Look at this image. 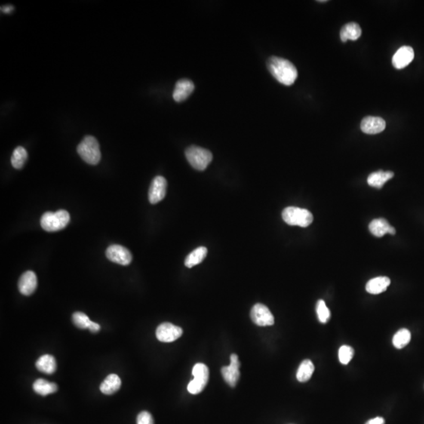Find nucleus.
I'll return each mask as SVG.
<instances>
[{
  "mask_svg": "<svg viewBox=\"0 0 424 424\" xmlns=\"http://www.w3.org/2000/svg\"><path fill=\"white\" fill-rule=\"evenodd\" d=\"M267 68L278 82L285 86L294 84L298 76L296 66L282 57H271L267 61Z\"/></svg>",
  "mask_w": 424,
  "mask_h": 424,
  "instance_id": "1",
  "label": "nucleus"
},
{
  "mask_svg": "<svg viewBox=\"0 0 424 424\" xmlns=\"http://www.w3.org/2000/svg\"><path fill=\"white\" fill-rule=\"evenodd\" d=\"M77 152L87 164L96 165L101 161V150L99 142L93 136L84 137L77 146Z\"/></svg>",
  "mask_w": 424,
  "mask_h": 424,
  "instance_id": "2",
  "label": "nucleus"
},
{
  "mask_svg": "<svg viewBox=\"0 0 424 424\" xmlns=\"http://www.w3.org/2000/svg\"><path fill=\"white\" fill-rule=\"evenodd\" d=\"M70 221L67 210H59L56 212L47 211L41 219V226L47 232H57L66 227Z\"/></svg>",
  "mask_w": 424,
  "mask_h": 424,
  "instance_id": "3",
  "label": "nucleus"
},
{
  "mask_svg": "<svg viewBox=\"0 0 424 424\" xmlns=\"http://www.w3.org/2000/svg\"><path fill=\"white\" fill-rule=\"evenodd\" d=\"M283 220L289 226L307 227L314 221V216L306 209L296 207H287L283 210Z\"/></svg>",
  "mask_w": 424,
  "mask_h": 424,
  "instance_id": "4",
  "label": "nucleus"
},
{
  "mask_svg": "<svg viewBox=\"0 0 424 424\" xmlns=\"http://www.w3.org/2000/svg\"><path fill=\"white\" fill-rule=\"evenodd\" d=\"M188 162L196 170H204L211 162L212 153L207 149L192 145L185 150Z\"/></svg>",
  "mask_w": 424,
  "mask_h": 424,
  "instance_id": "5",
  "label": "nucleus"
},
{
  "mask_svg": "<svg viewBox=\"0 0 424 424\" xmlns=\"http://www.w3.org/2000/svg\"><path fill=\"white\" fill-rule=\"evenodd\" d=\"M192 374L194 378L188 385V391L192 394H200L208 382V368L203 363H197L192 369Z\"/></svg>",
  "mask_w": 424,
  "mask_h": 424,
  "instance_id": "6",
  "label": "nucleus"
},
{
  "mask_svg": "<svg viewBox=\"0 0 424 424\" xmlns=\"http://www.w3.org/2000/svg\"><path fill=\"white\" fill-rule=\"evenodd\" d=\"M250 318L258 326H271L274 324V317L267 306L257 303L250 311Z\"/></svg>",
  "mask_w": 424,
  "mask_h": 424,
  "instance_id": "7",
  "label": "nucleus"
},
{
  "mask_svg": "<svg viewBox=\"0 0 424 424\" xmlns=\"http://www.w3.org/2000/svg\"><path fill=\"white\" fill-rule=\"evenodd\" d=\"M183 331L179 326L174 325L170 323H163L157 327V339L163 342H171L177 340L182 336Z\"/></svg>",
  "mask_w": 424,
  "mask_h": 424,
  "instance_id": "8",
  "label": "nucleus"
},
{
  "mask_svg": "<svg viewBox=\"0 0 424 424\" xmlns=\"http://www.w3.org/2000/svg\"><path fill=\"white\" fill-rule=\"evenodd\" d=\"M240 366H241V363L238 359V356L233 354L230 356V364L229 366H224L221 369L222 377L232 388L237 386V382L239 379Z\"/></svg>",
  "mask_w": 424,
  "mask_h": 424,
  "instance_id": "9",
  "label": "nucleus"
},
{
  "mask_svg": "<svg viewBox=\"0 0 424 424\" xmlns=\"http://www.w3.org/2000/svg\"><path fill=\"white\" fill-rule=\"evenodd\" d=\"M106 256L111 262L127 266L131 262L132 256L130 250L119 244L109 246L106 250Z\"/></svg>",
  "mask_w": 424,
  "mask_h": 424,
  "instance_id": "10",
  "label": "nucleus"
},
{
  "mask_svg": "<svg viewBox=\"0 0 424 424\" xmlns=\"http://www.w3.org/2000/svg\"><path fill=\"white\" fill-rule=\"evenodd\" d=\"M167 180L162 176H157L152 180L149 190V200L151 204H156L163 201L167 192Z\"/></svg>",
  "mask_w": 424,
  "mask_h": 424,
  "instance_id": "11",
  "label": "nucleus"
},
{
  "mask_svg": "<svg viewBox=\"0 0 424 424\" xmlns=\"http://www.w3.org/2000/svg\"><path fill=\"white\" fill-rule=\"evenodd\" d=\"M414 50L409 46L400 47L393 56L392 64L397 69L406 68L414 59Z\"/></svg>",
  "mask_w": 424,
  "mask_h": 424,
  "instance_id": "12",
  "label": "nucleus"
},
{
  "mask_svg": "<svg viewBox=\"0 0 424 424\" xmlns=\"http://www.w3.org/2000/svg\"><path fill=\"white\" fill-rule=\"evenodd\" d=\"M386 128V122L383 119L378 117H366L363 119L361 129L368 134H379Z\"/></svg>",
  "mask_w": 424,
  "mask_h": 424,
  "instance_id": "13",
  "label": "nucleus"
},
{
  "mask_svg": "<svg viewBox=\"0 0 424 424\" xmlns=\"http://www.w3.org/2000/svg\"><path fill=\"white\" fill-rule=\"evenodd\" d=\"M37 287V277L33 271H26L21 276L18 288L24 296H31Z\"/></svg>",
  "mask_w": 424,
  "mask_h": 424,
  "instance_id": "14",
  "label": "nucleus"
},
{
  "mask_svg": "<svg viewBox=\"0 0 424 424\" xmlns=\"http://www.w3.org/2000/svg\"><path fill=\"white\" fill-rule=\"evenodd\" d=\"M194 84L188 79H182L180 81L176 83L174 92H173V98L174 100L177 102H182L186 100L194 92Z\"/></svg>",
  "mask_w": 424,
  "mask_h": 424,
  "instance_id": "15",
  "label": "nucleus"
},
{
  "mask_svg": "<svg viewBox=\"0 0 424 424\" xmlns=\"http://www.w3.org/2000/svg\"><path fill=\"white\" fill-rule=\"evenodd\" d=\"M369 230L371 234L375 237H382L385 234H389L394 235L396 229L390 225L389 222L385 219H376L372 221L369 224Z\"/></svg>",
  "mask_w": 424,
  "mask_h": 424,
  "instance_id": "16",
  "label": "nucleus"
},
{
  "mask_svg": "<svg viewBox=\"0 0 424 424\" xmlns=\"http://www.w3.org/2000/svg\"><path fill=\"white\" fill-rule=\"evenodd\" d=\"M391 284V280L388 277H375L371 279L366 284V291L373 295L380 294L384 293Z\"/></svg>",
  "mask_w": 424,
  "mask_h": 424,
  "instance_id": "17",
  "label": "nucleus"
},
{
  "mask_svg": "<svg viewBox=\"0 0 424 424\" xmlns=\"http://www.w3.org/2000/svg\"><path fill=\"white\" fill-rule=\"evenodd\" d=\"M361 35V29L358 24L350 22L346 24L340 31V38L342 42L346 43L348 40L355 41Z\"/></svg>",
  "mask_w": 424,
  "mask_h": 424,
  "instance_id": "18",
  "label": "nucleus"
},
{
  "mask_svg": "<svg viewBox=\"0 0 424 424\" xmlns=\"http://www.w3.org/2000/svg\"><path fill=\"white\" fill-rule=\"evenodd\" d=\"M394 174L392 171H383L378 170L373 172L368 178V184L372 187L381 189L388 180L394 177Z\"/></svg>",
  "mask_w": 424,
  "mask_h": 424,
  "instance_id": "19",
  "label": "nucleus"
},
{
  "mask_svg": "<svg viewBox=\"0 0 424 424\" xmlns=\"http://www.w3.org/2000/svg\"><path fill=\"white\" fill-rule=\"evenodd\" d=\"M121 387V379L117 375L111 374L102 382L100 390L106 395H111L117 392Z\"/></svg>",
  "mask_w": 424,
  "mask_h": 424,
  "instance_id": "20",
  "label": "nucleus"
},
{
  "mask_svg": "<svg viewBox=\"0 0 424 424\" xmlns=\"http://www.w3.org/2000/svg\"><path fill=\"white\" fill-rule=\"evenodd\" d=\"M35 367L40 372H42L46 374H53L55 373L56 369H57L55 358L49 354L42 356L35 363Z\"/></svg>",
  "mask_w": 424,
  "mask_h": 424,
  "instance_id": "21",
  "label": "nucleus"
},
{
  "mask_svg": "<svg viewBox=\"0 0 424 424\" xmlns=\"http://www.w3.org/2000/svg\"><path fill=\"white\" fill-rule=\"evenodd\" d=\"M207 249L205 247H197L186 257L185 260V266L188 268H192L197 266L203 262L207 256Z\"/></svg>",
  "mask_w": 424,
  "mask_h": 424,
  "instance_id": "22",
  "label": "nucleus"
},
{
  "mask_svg": "<svg viewBox=\"0 0 424 424\" xmlns=\"http://www.w3.org/2000/svg\"><path fill=\"white\" fill-rule=\"evenodd\" d=\"M33 390L40 395L47 396L55 393L57 391V386L54 382H48L44 379H38L34 382Z\"/></svg>",
  "mask_w": 424,
  "mask_h": 424,
  "instance_id": "23",
  "label": "nucleus"
},
{
  "mask_svg": "<svg viewBox=\"0 0 424 424\" xmlns=\"http://www.w3.org/2000/svg\"><path fill=\"white\" fill-rule=\"evenodd\" d=\"M314 369L315 368L311 360H304L298 369L297 374H296L298 381L300 382L309 381L314 373Z\"/></svg>",
  "mask_w": 424,
  "mask_h": 424,
  "instance_id": "24",
  "label": "nucleus"
},
{
  "mask_svg": "<svg viewBox=\"0 0 424 424\" xmlns=\"http://www.w3.org/2000/svg\"><path fill=\"white\" fill-rule=\"evenodd\" d=\"M28 152L25 148L18 146L16 148L11 157V164L16 169H22L27 161Z\"/></svg>",
  "mask_w": 424,
  "mask_h": 424,
  "instance_id": "25",
  "label": "nucleus"
},
{
  "mask_svg": "<svg viewBox=\"0 0 424 424\" xmlns=\"http://www.w3.org/2000/svg\"><path fill=\"white\" fill-rule=\"evenodd\" d=\"M411 333L408 329H402L398 331L393 338V344L397 349H402L409 343Z\"/></svg>",
  "mask_w": 424,
  "mask_h": 424,
  "instance_id": "26",
  "label": "nucleus"
},
{
  "mask_svg": "<svg viewBox=\"0 0 424 424\" xmlns=\"http://www.w3.org/2000/svg\"><path fill=\"white\" fill-rule=\"evenodd\" d=\"M316 311H317V317L319 319L320 322L327 323L330 318V311L326 306L325 302L323 300H318L317 306H316Z\"/></svg>",
  "mask_w": 424,
  "mask_h": 424,
  "instance_id": "27",
  "label": "nucleus"
},
{
  "mask_svg": "<svg viewBox=\"0 0 424 424\" xmlns=\"http://www.w3.org/2000/svg\"><path fill=\"white\" fill-rule=\"evenodd\" d=\"M72 321L74 324L79 329H88L91 321L88 316L82 312H75L72 315Z\"/></svg>",
  "mask_w": 424,
  "mask_h": 424,
  "instance_id": "28",
  "label": "nucleus"
},
{
  "mask_svg": "<svg viewBox=\"0 0 424 424\" xmlns=\"http://www.w3.org/2000/svg\"><path fill=\"white\" fill-rule=\"evenodd\" d=\"M354 354V351L351 346L344 345V346H342L339 348V361H340L342 364H348V363L352 360Z\"/></svg>",
  "mask_w": 424,
  "mask_h": 424,
  "instance_id": "29",
  "label": "nucleus"
},
{
  "mask_svg": "<svg viewBox=\"0 0 424 424\" xmlns=\"http://www.w3.org/2000/svg\"><path fill=\"white\" fill-rule=\"evenodd\" d=\"M137 424H154L153 418L149 412L143 411L138 416Z\"/></svg>",
  "mask_w": 424,
  "mask_h": 424,
  "instance_id": "30",
  "label": "nucleus"
},
{
  "mask_svg": "<svg viewBox=\"0 0 424 424\" xmlns=\"http://www.w3.org/2000/svg\"><path fill=\"white\" fill-rule=\"evenodd\" d=\"M88 329L90 331V332H91V333H95L100 331L101 327L99 324H97V323L94 322V321H91L90 326H89Z\"/></svg>",
  "mask_w": 424,
  "mask_h": 424,
  "instance_id": "31",
  "label": "nucleus"
},
{
  "mask_svg": "<svg viewBox=\"0 0 424 424\" xmlns=\"http://www.w3.org/2000/svg\"><path fill=\"white\" fill-rule=\"evenodd\" d=\"M365 424H385V420L382 417H376L374 419H369Z\"/></svg>",
  "mask_w": 424,
  "mask_h": 424,
  "instance_id": "32",
  "label": "nucleus"
},
{
  "mask_svg": "<svg viewBox=\"0 0 424 424\" xmlns=\"http://www.w3.org/2000/svg\"><path fill=\"white\" fill-rule=\"evenodd\" d=\"M14 7L12 5H5L1 7V11L4 12L5 14H10L13 10H14Z\"/></svg>",
  "mask_w": 424,
  "mask_h": 424,
  "instance_id": "33",
  "label": "nucleus"
},
{
  "mask_svg": "<svg viewBox=\"0 0 424 424\" xmlns=\"http://www.w3.org/2000/svg\"><path fill=\"white\" fill-rule=\"evenodd\" d=\"M317 2H319V3H326V2H327V0H320V1H317Z\"/></svg>",
  "mask_w": 424,
  "mask_h": 424,
  "instance_id": "34",
  "label": "nucleus"
}]
</instances>
